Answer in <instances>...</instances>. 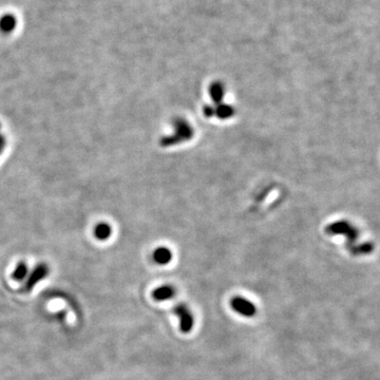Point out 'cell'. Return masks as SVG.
Returning <instances> with one entry per match:
<instances>
[{
  "instance_id": "obj_1",
  "label": "cell",
  "mask_w": 380,
  "mask_h": 380,
  "mask_svg": "<svg viewBox=\"0 0 380 380\" xmlns=\"http://www.w3.org/2000/svg\"><path fill=\"white\" fill-rule=\"evenodd\" d=\"M174 314L179 318V329L184 334H188L191 332L194 320L191 314V311L185 303H179L173 309Z\"/></svg>"
},
{
  "instance_id": "obj_2",
  "label": "cell",
  "mask_w": 380,
  "mask_h": 380,
  "mask_svg": "<svg viewBox=\"0 0 380 380\" xmlns=\"http://www.w3.org/2000/svg\"><path fill=\"white\" fill-rule=\"evenodd\" d=\"M231 309L244 317H254L257 314V307L256 305L249 301V300L243 298V297H234L231 299L230 301Z\"/></svg>"
},
{
  "instance_id": "obj_3",
  "label": "cell",
  "mask_w": 380,
  "mask_h": 380,
  "mask_svg": "<svg viewBox=\"0 0 380 380\" xmlns=\"http://www.w3.org/2000/svg\"><path fill=\"white\" fill-rule=\"evenodd\" d=\"M49 275V267L46 264H39L37 265L32 273L30 274V276L28 277L27 281L25 283L24 286V292L26 293H30L34 289V287L41 282L43 280Z\"/></svg>"
},
{
  "instance_id": "obj_4",
  "label": "cell",
  "mask_w": 380,
  "mask_h": 380,
  "mask_svg": "<svg viewBox=\"0 0 380 380\" xmlns=\"http://www.w3.org/2000/svg\"><path fill=\"white\" fill-rule=\"evenodd\" d=\"M175 296V288L172 285H163L153 291L152 297L155 301H166Z\"/></svg>"
},
{
  "instance_id": "obj_5",
  "label": "cell",
  "mask_w": 380,
  "mask_h": 380,
  "mask_svg": "<svg viewBox=\"0 0 380 380\" xmlns=\"http://www.w3.org/2000/svg\"><path fill=\"white\" fill-rule=\"evenodd\" d=\"M153 260L156 264L166 265L172 260V252L167 247H159L153 252Z\"/></svg>"
},
{
  "instance_id": "obj_6",
  "label": "cell",
  "mask_w": 380,
  "mask_h": 380,
  "mask_svg": "<svg viewBox=\"0 0 380 380\" xmlns=\"http://www.w3.org/2000/svg\"><path fill=\"white\" fill-rule=\"evenodd\" d=\"M16 18L12 14H6L0 18V29L4 32H11L16 27Z\"/></svg>"
},
{
  "instance_id": "obj_7",
  "label": "cell",
  "mask_w": 380,
  "mask_h": 380,
  "mask_svg": "<svg viewBox=\"0 0 380 380\" xmlns=\"http://www.w3.org/2000/svg\"><path fill=\"white\" fill-rule=\"evenodd\" d=\"M28 272H29V269H28L27 264L24 263V262H22V263H19L15 267V269H14V272L12 274V278H13L14 281L22 282V281H24V280L27 278Z\"/></svg>"
},
{
  "instance_id": "obj_8",
  "label": "cell",
  "mask_w": 380,
  "mask_h": 380,
  "mask_svg": "<svg viewBox=\"0 0 380 380\" xmlns=\"http://www.w3.org/2000/svg\"><path fill=\"white\" fill-rule=\"evenodd\" d=\"M210 95L213 98V101H215V103H219L222 101V98L224 96V87L222 84H213L210 87Z\"/></svg>"
},
{
  "instance_id": "obj_9",
  "label": "cell",
  "mask_w": 380,
  "mask_h": 380,
  "mask_svg": "<svg viewBox=\"0 0 380 380\" xmlns=\"http://www.w3.org/2000/svg\"><path fill=\"white\" fill-rule=\"evenodd\" d=\"M215 113H216L220 117H221V118H228V117H230V116L232 115L233 110H232V108H230L229 106H225V105H223V106H220L216 110H214L212 115H214Z\"/></svg>"
},
{
  "instance_id": "obj_10",
  "label": "cell",
  "mask_w": 380,
  "mask_h": 380,
  "mask_svg": "<svg viewBox=\"0 0 380 380\" xmlns=\"http://www.w3.org/2000/svg\"><path fill=\"white\" fill-rule=\"evenodd\" d=\"M110 233H111V229H110V227H109V226H107V225H101V226H98V227H97V229H96V231H95L96 237H97L98 239H101V240H106V239H108V238H109V236H110Z\"/></svg>"
}]
</instances>
